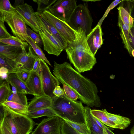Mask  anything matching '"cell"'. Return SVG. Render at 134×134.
Wrapping results in <instances>:
<instances>
[{
	"mask_svg": "<svg viewBox=\"0 0 134 134\" xmlns=\"http://www.w3.org/2000/svg\"><path fill=\"white\" fill-rule=\"evenodd\" d=\"M63 120L73 129L80 133L81 134H91L87 124H78L65 119Z\"/></svg>",
	"mask_w": 134,
	"mask_h": 134,
	"instance_id": "d6a6232c",
	"label": "cell"
},
{
	"mask_svg": "<svg viewBox=\"0 0 134 134\" xmlns=\"http://www.w3.org/2000/svg\"><path fill=\"white\" fill-rule=\"evenodd\" d=\"M40 65L35 71L41 78L43 92L44 94L52 98L55 96L53 91L55 88L60 84L57 78L51 73L46 63L40 59Z\"/></svg>",
	"mask_w": 134,
	"mask_h": 134,
	"instance_id": "8992f818",
	"label": "cell"
},
{
	"mask_svg": "<svg viewBox=\"0 0 134 134\" xmlns=\"http://www.w3.org/2000/svg\"><path fill=\"white\" fill-rule=\"evenodd\" d=\"M4 106V114L2 122L12 134H29L31 133L34 125L31 118L26 115L15 112Z\"/></svg>",
	"mask_w": 134,
	"mask_h": 134,
	"instance_id": "277c9868",
	"label": "cell"
},
{
	"mask_svg": "<svg viewBox=\"0 0 134 134\" xmlns=\"http://www.w3.org/2000/svg\"><path fill=\"white\" fill-rule=\"evenodd\" d=\"M6 101L16 102L27 107L28 104L26 94L19 93L14 94L13 93L12 91L9 94Z\"/></svg>",
	"mask_w": 134,
	"mask_h": 134,
	"instance_id": "f546056e",
	"label": "cell"
},
{
	"mask_svg": "<svg viewBox=\"0 0 134 134\" xmlns=\"http://www.w3.org/2000/svg\"><path fill=\"white\" fill-rule=\"evenodd\" d=\"M0 85V104H1L7 100L12 90L9 83L6 81Z\"/></svg>",
	"mask_w": 134,
	"mask_h": 134,
	"instance_id": "1f68e13d",
	"label": "cell"
},
{
	"mask_svg": "<svg viewBox=\"0 0 134 134\" xmlns=\"http://www.w3.org/2000/svg\"><path fill=\"white\" fill-rule=\"evenodd\" d=\"M118 26L120 30V35L124 46L131 56V52L133 49L131 46L129 41V33L126 26L118 16Z\"/></svg>",
	"mask_w": 134,
	"mask_h": 134,
	"instance_id": "7402d4cb",
	"label": "cell"
},
{
	"mask_svg": "<svg viewBox=\"0 0 134 134\" xmlns=\"http://www.w3.org/2000/svg\"><path fill=\"white\" fill-rule=\"evenodd\" d=\"M5 80L9 84L13 85L16 88L18 93L32 95L25 84L18 78L16 73L8 74L7 77Z\"/></svg>",
	"mask_w": 134,
	"mask_h": 134,
	"instance_id": "ac0fdd59",
	"label": "cell"
},
{
	"mask_svg": "<svg viewBox=\"0 0 134 134\" xmlns=\"http://www.w3.org/2000/svg\"><path fill=\"white\" fill-rule=\"evenodd\" d=\"M130 15L134 19V9L131 13Z\"/></svg>",
	"mask_w": 134,
	"mask_h": 134,
	"instance_id": "f907efd6",
	"label": "cell"
},
{
	"mask_svg": "<svg viewBox=\"0 0 134 134\" xmlns=\"http://www.w3.org/2000/svg\"><path fill=\"white\" fill-rule=\"evenodd\" d=\"M130 132V134H134V125L131 128Z\"/></svg>",
	"mask_w": 134,
	"mask_h": 134,
	"instance_id": "c3c4849f",
	"label": "cell"
},
{
	"mask_svg": "<svg viewBox=\"0 0 134 134\" xmlns=\"http://www.w3.org/2000/svg\"><path fill=\"white\" fill-rule=\"evenodd\" d=\"M129 41L131 47L134 49V35L132 33H129Z\"/></svg>",
	"mask_w": 134,
	"mask_h": 134,
	"instance_id": "bcb514c9",
	"label": "cell"
},
{
	"mask_svg": "<svg viewBox=\"0 0 134 134\" xmlns=\"http://www.w3.org/2000/svg\"><path fill=\"white\" fill-rule=\"evenodd\" d=\"M53 93L55 96L58 97L62 96L65 94L64 90L59 86L56 87L53 91Z\"/></svg>",
	"mask_w": 134,
	"mask_h": 134,
	"instance_id": "b9f144b4",
	"label": "cell"
},
{
	"mask_svg": "<svg viewBox=\"0 0 134 134\" xmlns=\"http://www.w3.org/2000/svg\"><path fill=\"white\" fill-rule=\"evenodd\" d=\"M0 134H12L2 122L0 124Z\"/></svg>",
	"mask_w": 134,
	"mask_h": 134,
	"instance_id": "ee69618b",
	"label": "cell"
},
{
	"mask_svg": "<svg viewBox=\"0 0 134 134\" xmlns=\"http://www.w3.org/2000/svg\"><path fill=\"white\" fill-rule=\"evenodd\" d=\"M26 42L31 46L36 54L40 59L43 60L46 63L51 66L42 49L35 43L31 38L28 36L27 38Z\"/></svg>",
	"mask_w": 134,
	"mask_h": 134,
	"instance_id": "4dcf8cb0",
	"label": "cell"
},
{
	"mask_svg": "<svg viewBox=\"0 0 134 134\" xmlns=\"http://www.w3.org/2000/svg\"><path fill=\"white\" fill-rule=\"evenodd\" d=\"M77 5L75 0H55L48 10L57 18L67 23Z\"/></svg>",
	"mask_w": 134,
	"mask_h": 134,
	"instance_id": "ba28073f",
	"label": "cell"
},
{
	"mask_svg": "<svg viewBox=\"0 0 134 134\" xmlns=\"http://www.w3.org/2000/svg\"><path fill=\"white\" fill-rule=\"evenodd\" d=\"M33 1L37 4V12L38 13H41L45 10H48L49 8L52 5L53 2V0L50 1L49 0H34Z\"/></svg>",
	"mask_w": 134,
	"mask_h": 134,
	"instance_id": "836d02e7",
	"label": "cell"
},
{
	"mask_svg": "<svg viewBox=\"0 0 134 134\" xmlns=\"http://www.w3.org/2000/svg\"><path fill=\"white\" fill-rule=\"evenodd\" d=\"M30 72V71L19 68L16 73L18 78L25 83L29 77Z\"/></svg>",
	"mask_w": 134,
	"mask_h": 134,
	"instance_id": "f35d334b",
	"label": "cell"
},
{
	"mask_svg": "<svg viewBox=\"0 0 134 134\" xmlns=\"http://www.w3.org/2000/svg\"><path fill=\"white\" fill-rule=\"evenodd\" d=\"M30 118H36L43 116L50 118L57 116L51 107L29 111L27 115Z\"/></svg>",
	"mask_w": 134,
	"mask_h": 134,
	"instance_id": "4316f807",
	"label": "cell"
},
{
	"mask_svg": "<svg viewBox=\"0 0 134 134\" xmlns=\"http://www.w3.org/2000/svg\"><path fill=\"white\" fill-rule=\"evenodd\" d=\"M73 30L75 39L65 49L67 57L80 73L91 70L97 61L87 42L86 33L81 27Z\"/></svg>",
	"mask_w": 134,
	"mask_h": 134,
	"instance_id": "7a4b0ae2",
	"label": "cell"
},
{
	"mask_svg": "<svg viewBox=\"0 0 134 134\" xmlns=\"http://www.w3.org/2000/svg\"><path fill=\"white\" fill-rule=\"evenodd\" d=\"M122 1V0H117L113 2L108 7L102 18L98 22L97 25L101 26L103 21L105 18L106 17L110 10L114 8Z\"/></svg>",
	"mask_w": 134,
	"mask_h": 134,
	"instance_id": "60d3db41",
	"label": "cell"
},
{
	"mask_svg": "<svg viewBox=\"0 0 134 134\" xmlns=\"http://www.w3.org/2000/svg\"><path fill=\"white\" fill-rule=\"evenodd\" d=\"M62 84L65 93L68 98L75 101L79 98L78 94L71 88L65 84L63 83Z\"/></svg>",
	"mask_w": 134,
	"mask_h": 134,
	"instance_id": "e575fe53",
	"label": "cell"
},
{
	"mask_svg": "<svg viewBox=\"0 0 134 134\" xmlns=\"http://www.w3.org/2000/svg\"><path fill=\"white\" fill-rule=\"evenodd\" d=\"M104 110L109 119L114 122L118 129L124 130L130 125L131 121L129 118L109 113L105 109Z\"/></svg>",
	"mask_w": 134,
	"mask_h": 134,
	"instance_id": "44dd1931",
	"label": "cell"
},
{
	"mask_svg": "<svg viewBox=\"0 0 134 134\" xmlns=\"http://www.w3.org/2000/svg\"><path fill=\"white\" fill-rule=\"evenodd\" d=\"M103 33L101 26L97 25L86 36V39L93 54L95 55L97 51L103 43Z\"/></svg>",
	"mask_w": 134,
	"mask_h": 134,
	"instance_id": "5bb4252c",
	"label": "cell"
},
{
	"mask_svg": "<svg viewBox=\"0 0 134 134\" xmlns=\"http://www.w3.org/2000/svg\"><path fill=\"white\" fill-rule=\"evenodd\" d=\"M51 106L57 115L64 119L80 124H86L85 107L81 102L71 100L65 94L52 98Z\"/></svg>",
	"mask_w": 134,
	"mask_h": 134,
	"instance_id": "3957f363",
	"label": "cell"
},
{
	"mask_svg": "<svg viewBox=\"0 0 134 134\" xmlns=\"http://www.w3.org/2000/svg\"><path fill=\"white\" fill-rule=\"evenodd\" d=\"M22 52L21 47L10 45L0 42V54L15 60Z\"/></svg>",
	"mask_w": 134,
	"mask_h": 134,
	"instance_id": "d6986e66",
	"label": "cell"
},
{
	"mask_svg": "<svg viewBox=\"0 0 134 134\" xmlns=\"http://www.w3.org/2000/svg\"><path fill=\"white\" fill-rule=\"evenodd\" d=\"M5 21L10 28L13 35L24 42H26L28 35L26 25L16 12L7 16Z\"/></svg>",
	"mask_w": 134,
	"mask_h": 134,
	"instance_id": "8fae6325",
	"label": "cell"
},
{
	"mask_svg": "<svg viewBox=\"0 0 134 134\" xmlns=\"http://www.w3.org/2000/svg\"><path fill=\"white\" fill-rule=\"evenodd\" d=\"M61 132L62 134H81L73 129L64 120L61 127Z\"/></svg>",
	"mask_w": 134,
	"mask_h": 134,
	"instance_id": "8d00e7d4",
	"label": "cell"
},
{
	"mask_svg": "<svg viewBox=\"0 0 134 134\" xmlns=\"http://www.w3.org/2000/svg\"><path fill=\"white\" fill-rule=\"evenodd\" d=\"M131 55L133 57H134V49L132 51Z\"/></svg>",
	"mask_w": 134,
	"mask_h": 134,
	"instance_id": "816d5d0a",
	"label": "cell"
},
{
	"mask_svg": "<svg viewBox=\"0 0 134 134\" xmlns=\"http://www.w3.org/2000/svg\"><path fill=\"white\" fill-rule=\"evenodd\" d=\"M0 67L7 68L9 71L8 74L16 73L19 69L16 61L1 54H0Z\"/></svg>",
	"mask_w": 134,
	"mask_h": 134,
	"instance_id": "cb8c5ba5",
	"label": "cell"
},
{
	"mask_svg": "<svg viewBox=\"0 0 134 134\" xmlns=\"http://www.w3.org/2000/svg\"><path fill=\"white\" fill-rule=\"evenodd\" d=\"M91 113L93 116L103 124L112 128L118 129L114 123L109 119L104 109L102 110L91 109Z\"/></svg>",
	"mask_w": 134,
	"mask_h": 134,
	"instance_id": "484cf974",
	"label": "cell"
},
{
	"mask_svg": "<svg viewBox=\"0 0 134 134\" xmlns=\"http://www.w3.org/2000/svg\"><path fill=\"white\" fill-rule=\"evenodd\" d=\"M27 33L33 41L39 46H41L42 43L41 39L39 35L36 33L26 25Z\"/></svg>",
	"mask_w": 134,
	"mask_h": 134,
	"instance_id": "d590c367",
	"label": "cell"
},
{
	"mask_svg": "<svg viewBox=\"0 0 134 134\" xmlns=\"http://www.w3.org/2000/svg\"><path fill=\"white\" fill-rule=\"evenodd\" d=\"M87 2L77 5L67 23L73 29L76 30L81 27L86 36L92 31L93 20L88 8Z\"/></svg>",
	"mask_w": 134,
	"mask_h": 134,
	"instance_id": "5b68a950",
	"label": "cell"
},
{
	"mask_svg": "<svg viewBox=\"0 0 134 134\" xmlns=\"http://www.w3.org/2000/svg\"><path fill=\"white\" fill-rule=\"evenodd\" d=\"M40 65V58H38L37 59L35 62L32 71H36Z\"/></svg>",
	"mask_w": 134,
	"mask_h": 134,
	"instance_id": "f6af8a7d",
	"label": "cell"
},
{
	"mask_svg": "<svg viewBox=\"0 0 134 134\" xmlns=\"http://www.w3.org/2000/svg\"><path fill=\"white\" fill-rule=\"evenodd\" d=\"M2 104L13 111L19 113L27 115L29 112L27 107L16 102L6 101Z\"/></svg>",
	"mask_w": 134,
	"mask_h": 134,
	"instance_id": "83f0119b",
	"label": "cell"
},
{
	"mask_svg": "<svg viewBox=\"0 0 134 134\" xmlns=\"http://www.w3.org/2000/svg\"><path fill=\"white\" fill-rule=\"evenodd\" d=\"M38 13L56 28L69 44L74 40L75 37V32L67 22L57 18L48 10Z\"/></svg>",
	"mask_w": 134,
	"mask_h": 134,
	"instance_id": "9c48e42d",
	"label": "cell"
},
{
	"mask_svg": "<svg viewBox=\"0 0 134 134\" xmlns=\"http://www.w3.org/2000/svg\"><path fill=\"white\" fill-rule=\"evenodd\" d=\"M4 22L0 20V39L8 38L11 36L7 31Z\"/></svg>",
	"mask_w": 134,
	"mask_h": 134,
	"instance_id": "ab89813d",
	"label": "cell"
},
{
	"mask_svg": "<svg viewBox=\"0 0 134 134\" xmlns=\"http://www.w3.org/2000/svg\"><path fill=\"white\" fill-rule=\"evenodd\" d=\"M40 16L43 24L47 30L58 41L64 50H65L68 46V43L50 23L42 16Z\"/></svg>",
	"mask_w": 134,
	"mask_h": 134,
	"instance_id": "ffe728a7",
	"label": "cell"
},
{
	"mask_svg": "<svg viewBox=\"0 0 134 134\" xmlns=\"http://www.w3.org/2000/svg\"><path fill=\"white\" fill-rule=\"evenodd\" d=\"M24 4V1L23 0H15L14 5V8L21 5Z\"/></svg>",
	"mask_w": 134,
	"mask_h": 134,
	"instance_id": "7dc6e473",
	"label": "cell"
},
{
	"mask_svg": "<svg viewBox=\"0 0 134 134\" xmlns=\"http://www.w3.org/2000/svg\"><path fill=\"white\" fill-rule=\"evenodd\" d=\"M28 52L27 53L25 48H22V52L15 60L20 68L31 71L36 59L39 57L31 46H29Z\"/></svg>",
	"mask_w": 134,
	"mask_h": 134,
	"instance_id": "4fadbf2b",
	"label": "cell"
},
{
	"mask_svg": "<svg viewBox=\"0 0 134 134\" xmlns=\"http://www.w3.org/2000/svg\"><path fill=\"white\" fill-rule=\"evenodd\" d=\"M15 13V8L12 5L9 0H0V21L4 22L7 16Z\"/></svg>",
	"mask_w": 134,
	"mask_h": 134,
	"instance_id": "d4e9b609",
	"label": "cell"
},
{
	"mask_svg": "<svg viewBox=\"0 0 134 134\" xmlns=\"http://www.w3.org/2000/svg\"><path fill=\"white\" fill-rule=\"evenodd\" d=\"M0 42L7 44L25 48L28 46V43L21 41L18 37L11 36L5 39H0Z\"/></svg>",
	"mask_w": 134,
	"mask_h": 134,
	"instance_id": "f1b7e54d",
	"label": "cell"
},
{
	"mask_svg": "<svg viewBox=\"0 0 134 134\" xmlns=\"http://www.w3.org/2000/svg\"><path fill=\"white\" fill-rule=\"evenodd\" d=\"M16 12L25 24L36 33L40 30V24L32 7L26 3L15 8Z\"/></svg>",
	"mask_w": 134,
	"mask_h": 134,
	"instance_id": "7c38bea8",
	"label": "cell"
},
{
	"mask_svg": "<svg viewBox=\"0 0 134 134\" xmlns=\"http://www.w3.org/2000/svg\"><path fill=\"white\" fill-rule=\"evenodd\" d=\"M63 119L58 116L43 119L32 134H62L61 127Z\"/></svg>",
	"mask_w": 134,
	"mask_h": 134,
	"instance_id": "30bf717a",
	"label": "cell"
},
{
	"mask_svg": "<svg viewBox=\"0 0 134 134\" xmlns=\"http://www.w3.org/2000/svg\"><path fill=\"white\" fill-rule=\"evenodd\" d=\"M117 9L118 11V16L126 26L129 33H131V29L134 24V19L122 7L119 5Z\"/></svg>",
	"mask_w": 134,
	"mask_h": 134,
	"instance_id": "603a6c76",
	"label": "cell"
},
{
	"mask_svg": "<svg viewBox=\"0 0 134 134\" xmlns=\"http://www.w3.org/2000/svg\"><path fill=\"white\" fill-rule=\"evenodd\" d=\"M91 109L87 105L85 107V112L86 124L91 134H108L97 124L91 113Z\"/></svg>",
	"mask_w": 134,
	"mask_h": 134,
	"instance_id": "e0dca14e",
	"label": "cell"
},
{
	"mask_svg": "<svg viewBox=\"0 0 134 134\" xmlns=\"http://www.w3.org/2000/svg\"><path fill=\"white\" fill-rule=\"evenodd\" d=\"M25 84L34 96H40L44 94L41 78L37 72L32 70L31 71Z\"/></svg>",
	"mask_w": 134,
	"mask_h": 134,
	"instance_id": "9a60e30c",
	"label": "cell"
},
{
	"mask_svg": "<svg viewBox=\"0 0 134 134\" xmlns=\"http://www.w3.org/2000/svg\"><path fill=\"white\" fill-rule=\"evenodd\" d=\"M53 73L62 84L71 88L82 103L90 107H100L102 103L96 84L74 69L69 63L59 64L54 61Z\"/></svg>",
	"mask_w": 134,
	"mask_h": 134,
	"instance_id": "6da1fadb",
	"label": "cell"
},
{
	"mask_svg": "<svg viewBox=\"0 0 134 134\" xmlns=\"http://www.w3.org/2000/svg\"><path fill=\"white\" fill-rule=\"evenodd\" d=\"M132 33L134 35V24L132 26L131 29Z\"/></svg>",
	"mask_w": 134,
	"mask_h": 134,
	"instance_id": "681fc988",
	"label": "cell"
},
{
	"mask_svg": "<svg viewBox=\"0 0 134 134\" xmlns=\"http://www.w3.org/2000/svg\"><path fill=\"white\" fill-rule=\"evenodd\" d=\"M120 4L130 15L134 9V0H122Z\"/></svg>",
	"mask_w": 134,
	"mask_h": 134,
	"instance_id": "74e56055",
	"label": "cell"
},
{
	"mask_svg": "<svg viewBox=\"0 0 134 134\" xmlns=\"http://www.w3.org/2000/svg\"><path fill=\"white\" fill-rule=\"evenodd\" d=\"M9 73L8 70L6 68L2 67L0 68V79L3 80H5L8 76V74Z\"/></svg>",
	"mask_w": 134,
	"mask_h": 134,
	"instance_id": "7bdbcfd3",
	"label": "cell"
},
{
	"mask_svg": "<svg viewBox=\"0 0 134 134\" xmlns=\"http://www.w3.org/2000/svg\"><path fill=\"white\" fill-rule=\"evenodd\" d=\"M35 16L40 24V30L38 32L41 39L44 49L48 54L58 56L64 50L61 44L47 30L37 12Z\"/></svg>",
	"mask_w": 134,
	"mask_h": 134,
	"instance_id": "52a82bcc",
	"label": "cell"
},
{
	"mask_svg": "<svg viewBox=\"0 0 134 134\" xmlns=\"http://www.w3.org/2000/svg\"><path fill=\"white\" fill-rule=\"evenodd\" d=\"M34 96L27 106L29 111L51 107L52 98L44 94L42 96Z\"/></svg>",
	"mask_w": 134,
	"mask_h": 134,
	"instance_id": "2e32d148",
	"label": "cell"
}]
</instances>
